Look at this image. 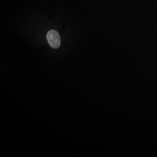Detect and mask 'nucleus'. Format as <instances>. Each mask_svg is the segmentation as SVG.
Instances as JSON below:
<instances>
[{
	"mask_svg": "<svg viewBox=\"0 0 157 157\" xmlns=\"http://www.w3.org/2000/svg\"><path fill=\"white\" fill-rule=\"evenodd\" d=\"M46 38L49 45L52 48L56 49L60 46L61 43L60 36L56 30H51L49 31Z\"/></svg>",
	"mask_w": 157,
	"mask_h": 157,
	"instance_id": "obj_1",
	"label": "nucleus"
}]
</instances>
